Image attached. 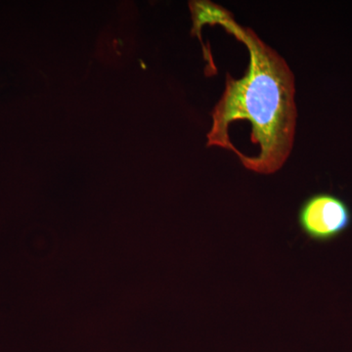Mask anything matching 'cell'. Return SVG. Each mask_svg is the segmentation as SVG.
<instances>
[{"mask_svg":"<svg viewBox=\"0 0 352 352\" xmlns=\"http://www.w3.org/2000/svg\"><path fill=\"white\" fill-rule=\"evenodd\" d=\"M298 222L310 240L331 242L349 230L352 223V210L340 197L320 192L303 201L298 210Z\"/></svg>","mask_w":352,"mask_h":352,"instance_id":"cell-2","label":"cell"},{"mask_svg":"<svg viewBox=\"0 0 352 352\" xmlns=\"http://www.w3.org/2000/svg\"><path fill=\"white\" fill-rule=\"evenodd\" d=\"M193 34L205 25H220L244 43L249 66L244 76L226 74V88L212 110L208 147L233 151L229 129L238 122L251 126L252 145L258 153L247 170L261 175L279 170L291 155L295 141L296 104L295 76L283 57L252 29L234 20L232 14L210 1H190Z\"/></svg>","mask_w":352,"mask_h":352,"instance_id":"cell-1","label":"cell"}]
</instances>
